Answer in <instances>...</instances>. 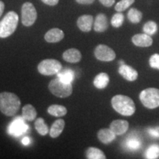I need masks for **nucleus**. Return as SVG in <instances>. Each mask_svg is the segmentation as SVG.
<instances>
[{
	"label": "nucleus",
	"instance_id": "nucleus-31",
	"mask_svg": "<svg viewBox=\"0 0 159 159\" xmlns=\"http://www.w3.org/2000/svg\"><path fill=\"white\" fill-rule=\"evenodd\" d=\"M149 63L152 68L159 70V54H154L150 57Z\"/></svg>",
	"mask_w": 159,
	"mask_h": 159
},
{
	"label": "nucleus",
	"instance_id": "nucleus-7",
	"mask_svg": "<svg viewBox=\"0 0 159 159\" xmlns=\"http://www.w3.org/2000/svg\"><path fill=\"white\" fill-rule=\"evenodd\" d=\"M37 19V11L31 2H25L21 7V22L26 27H30Z\"/></svg>",
	"mask_w": 159,
	"mask_h": 159
},
{
	"label": "nucleus",
	"instance_id": "nucleus-11",
	"mask_svg": "<svg viewBox=\"0 0 159 159\" xmlns=\"http://www.w3.org/2000/svg\"><path fill=\"white\" fill-rule=\"evenodd\" d=\"M132 42L134 45L140 47H150L153 43V40L146 33L144 34H136L132 37Z\"/></svg>",
	"mask_w": 159,
	"mask_h": 159
},
{
	"label": "nucleus",
	"instance_id": "nucleus-6",
	"mask_svg": "<svg viewBox=\"0 0 159 159\" xmlns=\"http://www.w3.org/2000/svg\"><path fill=\"white\" fill-rule=\"evenodd\" d=\"M62 69L61 62L55 59H46L38 65V71L43 75H56Z\"/></svg>",
	"mask_w": 159,
	"mask_h": 159
},
{
	"label": "nucleus",
	"instance_id": "nucleus-20",
	"mask_svg": "<svg viewBox=\"0 0 159 159\" xmlns=\"http://www.w3.org/2000/svg\"><path fill=\"white\" fill-rule=\"evenodd\" d=\"M37 112L36 110L33 105L27 104L25 105L22 108V117L25 121L32 122L36 118Z\"/></svg>",
	"mask_w": 159,
	"mask_h": 159
},
{
	"label": "nucleus",
	"instance_id": "nucleus-18",
	"mask_svg": "<svg viewBox=\"0 0 159 159\" xmlns=\"http://www.w3.org/2000/svg\"><path fill=\"white\" fill-rule=\"evenodd\" d=\"M65 127V122L63 119H57L52 125L50 130H49V135L52 138L55 139L58 137L61 133L63 132Z\"/></svg>",
	"mask_w": 159,
	"mask_h": 159
},
{
	"label": "nucleus",
	"instance_id": "nucleus-3",
	"mask_svg": "<svg viewBox=\"0 0 159 159\" xmlns=\"http://www.w3.org/2000/svg\"><path fill=\"white\" fill-rule=\"evenodd\" d=\"M19 22V16L14 11H10L0 21V38L9 37L16 31Z\"/></svg>",
	"mask_w": 159,
	"mask_h": 159
},
{
	"label": "nucleus",
	"instance_id": "nucleus-36",
	"mask_svg": "<svg viewBox=\"0 0 159 159\" xmlns=\"http://www.w3.org/2000/svg\"><path fill=\"white\" fill-rule=\"evenodd\" d=\"M21 142L24 145H29L30 143V139L28 137H25L21 141Z\"/></svg>",
	"mask_w": 159,
	"mask_h": 159
},
{
	"label": "nucleus",
	"instance_id": "nucleus-13",
	"mask_svg": "<svg viewBox=\"0 0 159 159\" xmlns=\"http://www.w3.org/2000/svg\"><path fill=\"white\" fill-rule=\"evenodd\" d=\"M93 21H94V19H93L92 16L83 15L78 18L77 25L81 31L87 33V32L91 31L92 28Z\"/></svg>",
	"mask_w": 159,
	"mask_h": 159
},
{
	"label": "nucleus",
	"instance_id": "nucleus-37",
	"mask_svg": "<svg viewBox=\"0 0 159 159\" xmlns=\"http://www.w3.org/2000/svg\"><path fill=\"white\" fill-rule=\"evenodd\" d=\"M4 10H5V4H4L3 2L0 1V17L2 15Z\"/></svg>",
	"mask_w": 159,
	"mask_h": 159
},
{
	"label": "nucleus",
	"instance_id": "nucleus-30",
	"mask_svg": "<svg viewBox=\"0 0 159 159\" xmlns=\"http://www.w3.org/2000/svg\"><path fill=\"white\" fill-rule=\"evenodd\" d=\"M124 15L121 12H118L113 16L112 19H111V25L114 27L118 28L122 25L123 22H124Z\"/></svg>",
	"mask_w": 159,
	"mask_h": 159
},
{
	"label": "nucleus",
	"instance_id": "nucleus-15",
	"mask_svg": "<svg viewBox=\"0 0 159 159\" xmlns=\"http://www.w3.org/2000/svg\"><path fill=\"white\" fill-rule=\"evenodd\" d=\"M116 135L111 130V128L101 129L97 133V137L101 142L105 144H110L116 139Z\"/></svg>",
	"mask_w": 159,
	"mask_h": 159
},
{
	"label": "nucleus",
	"instance_id": "nucleus-27",
	"mask_svg": "<svg viewBox=\"0 0 159 159\" xmlns=\"http://www.w3.org/2000/svg\"><path fill=\"white\" fill-rule=\"evenodd\" d=\"M128 18L130 22L138 24L142 19V13L136 8H131L128 13Z\"/></svg>",
	"mask_w": 159,
	"mask_h": 159
},
{
	"label": "nucleus",
	"instance_id": "nucleus-17",
	"mask_svg": "<svg viewBox=\"0 0 159 159\" xmlns=\"http://www.w3.org/2000/svg\"><path fill=\"white\" fill-rule=\"evenodd\" d=\"M108 21L106 16L103 13H99L97 16L94 21V29L97 33H103L108 29Z\"/></svg>",
	"mask_w": 159,
	"mask_h": 159
},
{
	"label": "nucleus",
	"instance_id": "nucleus-14",
	"mask_svg": "<svg viewBox=\"0 0 159 159\" xmlns=\"http://www.w3.org/2000/svg\"><path fill=\"white\" fill-rule=\"evenodd\" d=\"M64 38V33L58 28H52L47 31L44 35L46 41L49 43H57Z\"/></svg>",
	"mask_w": 159,
	"mask_h": 159
},
{
	"label": "nucleus",
	"instance_id": "nucleus-9",
	"mask_svg": "<svg viewBox=\"0 0 159 159\" xmlns=\"http://www.w3.org/2000/svg\"><path fill=\"white\" fill-rule=\"evenodd\" d=\"M25 121L23 117H17L13 119L8 126L9 134L13 136H19L25 134L29 129V126Z\"/></svg>",
	"mask_w": 159,
	"mask_h": 159
},
{
	"label": "nucleus",
	"instance_id": "nucleus-32",
	"mask_svg": "<svg viewBox=\"0 0 159 159\" xmlns=\"http://www.w3.org/2000/svg\"><path fill=\"white\" fill-rule=\"evenodd\" d=\"M148 133L150 136L153 137V138H158L159 139V127L148 128Z\"/></svg>",
	"mask_w": 159,
	"mask_h": 159
},
{
	"label": "nucleus",
	"instance_id": "nucleus-12",
	"mask_svg": "<svg viewBox=\"0 0 159 159\" xmlns=\"http://www.w3.org/2000/svg\"><path fill=\"white\" fill-rule=\"evenodd\" d=\"M119 73L128 81H135L138 77V72L136 69L125 64L120 66L119 68Z\"/></svg>",
	"mask_w": 159,
	"mask_h": 159
},
{
	"label": "nucleus",
	"instance_id": "nucleus-25",
	"mask_svg": "<svg viewBox=\"0 0 159 159\" xmlns=\"http://www.w3.org/2000/svg\"><path fill=\"white\" fill-rule=\"evenodd\" d=\"M35 128L37 132L41 136H46L49 133L48 125L46 124L43 118H39L35 122Z\"/></svg>",
	"mask_w": 159,
	"mask_h": 159
},
{
	"label": "nucleus",
	"instance_id": "nucleus-23",
	"mask_svg": "<svg viewBox=\"0 0 159 159\" xmlns=\"http://www.w3.org/2000/svg\"><path fill=\"white\" fill-rule=\"evenodd\" d=\"M86 158L89 159H105L106 156L102 150L96 148H89L85 152Z\"/></svg>",
	"mask_w": 159,
	"mask_h": 159
},
{
	"label": "nucleus",
	"instance_id": "nucleus-26",
	"mask_svg": "<svg viewBox=\"0 0 159 159\" xmlns=\"http://www.w3.org/2000/svg\"><path fill=\"white\" fill-rule=\"evenodd\" d=\"M145 158L148 159H156L159 158V145L152 144L148 147L144 153Z\"/></svg>",
	"mask_w": 159,
	"mask_h": 159
},
{
	"label": "nucleus",
	"instance_id": "nucleus-35",
	"mask_svg": "<svg viewBox=\"0 0 159 159\" xmlns=\"http://www.w3.org/2000/svg\"><path fill=\"white\" fill-rule=\"evenodd\" d=\"M95 0H76L77 3L81 4V5H90L92 4Z\"/></svg>",
	"mask_w": 159,
	"mask_h": 159
},
{
	"label": "nucleus",
	"instance_id": "nucleus-5",
	"mask_svg": "<svg viewBox=\"0 0 159 159\" xmlns=\"http://www.w3.org/2000/svg\"><path fill=\"white\" fill-rule=\"evenodd\" d=\"M49 90L55 96L66 98L72 94L73 88L71 83H65L58 78L51 80L48 85Z\"/></svg>",
	"mask_w": 159,
	"mask_h": 159
},
{
	"label": "nucleus",
	"instance_id": "nucleus-33",
	"mask_svg": "<svg viewBox=\"0 0 159 159\" xmlns=\"http://www.w3.org/2000/svg\"><path fill=\"white\" fill-rule=\"evenodd\" d=\"M105 7H110L115 3V0H99Z\"/></svg>",
	"mask_w": 159,
	"mask_h": 159
},
{
	"label": "nucleus",
	"instance_id": "nucleus-1",
	"mask_svg": "<svg viewBox=\"0 0 159 159\" xmlns=\"http://www.w3.org/2000/svg\"><path fill=\"white\" fill-rule=\"evenodd\" d=\"M21 106L19 97L12 92L0 93V111L4 115L12 116L15 115Z\"/></svg>",
	"mask_w": 159,
	"mask_h": 159
},
{
	"label": "nucleus",
	"instance_id": "nucleus-29",
	"mask_svg": "<svg viewBox=\"0 0 159 159\" xmlns=\"http://www.w3.org/2000/svg\"><path fill=\"white\" fill-rule=\"evenodd\" d=\"M135 0H121L115 6V10L117 12H122L128 9L130 5L134 3Z\"/></svg>",
	"mask_w": 159,
	"mask_h": 159
},
{
	"label": "nucleus",
	"instance_id": "nucleus-2",
	"mask_svg": "<svg viewBox=\"0 0 159 159\" xmlns=\"http://www.w3.org/2000/svg\"><path fill=\"white\" fill-rule=\"evenodd\" d=\"M111 105L113 108L122 116H130L136 112V105L134 100L128 96L116 95L111 99Z\"/></svg>",
	"mask_w": 159,
	"mask_h": 159
},
{
	"label": "nucleus",
	"instance_id": "nucleus-10",
	"mask_svg": "<svg viewBox=\"0 0 159 159\" xmlns=\"http://www.w3.org/2000/svg\"><path fill=\"white\" fill-rule=\"evenodd\" d=\"M110 128L116 136H121L128 131L129 123L128 121L122 120V119L114 120L111 123Z\"/></svg>",
	"mask_w": 159,
	"mask_h": 159
},
{
	"label": "nucleus",
	"instance_id": "nucleus-4",
	"mask_svg": "<svg viewBox=\"0 0 159 159\" xmlns=\"http://www.w3.org/2000/svg\"><path fill=\"white\" fill-rule=\"evenodd\" d=\"M141 102L147 108L154 109L159 107V89L148 88L141 91L139 94Z\"/></svg>",
	"mask_w": 159,
	"mask_h": 159
},
{
	"label": "nucleus",
	"instance_id": "nucleus-24",
	"mask_svg": "<svg viewBox=\"0 0 159 159\" xmlns=\"http://www.w3.org/2000/svg\"><path fill=\"white\" fill-rule=\"evenodd\" d=\"M125 145H126L127 148L129 150L136 151L141 148V147H142V142H141V139L136 136L130 137V138H128L126 140Z\"/></svg>",
	"mask_w": 159,
	"mask_h": 159
},
{
	"label": "nucleus",
	"instance_id": "nucleus-21",
	"mask_svg": "<svg viewBox=\"0 0 159 159\" xmlns=\"http://www.w3.org/2000/svg\"><path fill=\"white\" fill-rule=\"evenodd\" d=\"M57 78L65 83H71L75 79V72L71 69H61L57 73Z\"/></svg>",
	"mask_w": 159,
	"mask_h": 159
},
{
	"label": "nucleus",
	"instance_id": "nucleus-16",
	"mask_svg": "<svg viewBox=\"0 0 159 159\" xmlns=\"http://www.w3.org/2000/svg\"><path fill=\"white\" fill-rule=\"evenodd\" d=\"M63 58L69 63H78L82 59V55L78 49L72 48L67 49L63 52Z\"/></svg>",
	"mask_w": 159,
	"mask_h": 159
},
{
	"label": "nucleus",
	"instance_id": "nucleus-28",
	"mask_svg": "<svg viewBox=\"0 0 159 159\" xmlns=\"http://www.w3.org/2000/svg\"><path fill=\"white\" fill-rule=\"evenodd\" d=\"M143 31L146 34L152 35L156 34V32L158 31V25L155 21H149L144 24V27H143Z\"/></svg>",
	"mask_w": 159,
	"mask_h": 159
},
{
	"label": "nucleus",
	"instance_id": "nucleus-22",
	"mask_svg": "<svg viewBox=\"0 0 159 159\" xmlns=\"http://www.w3.org/2000/svg\"><path fill=\"white\" fill-rule=\"evenodd\" d=\"M47 111L52 116L56 117L63 116L67 114L66 108L61 105H52L47 109Z\"/></svg>",
	"mask_w": 159,
	"mask_h": 159
},
{
	"label": "nucleus",
	"instance_id": "nucleus-19",
	"mask_svg": "<svg viewBox=\"0 0 159 159\" xmlns=\"http://www.w3.org/2000/svg\"><path fill=\"white\" fill-rule=\"evenodd\" d=\"M109 81H110V78H109L108 75L107 73L102 72L99 73L95 77L94 80V85L97 89H103L106 88L109 83Z\"/></svg>",
	"mask_w": 159,
	"mask_h": 159
},
{
	"label": "nucleus",
	"instance_id": "nucleus-8",
	"mask_svg": "<svg viewBox=\"0 0 159 159\" xmlns=\"http://www.w3.org/2000/svg\"><path fill=\"white\" fill-rule=\"evenodd\" d=\"M94 55L97 60L110 62L116 58V53L112 49L105 44H99L94 49Z\"/></svg>",
	"mask_w": 159,
	"mask_h": 159
},
{
	"label": "nucleus",
	"instance_id": "nucleus-34",
	"mask_svg": "<svg viewBox=\"0 0 159 159\" xmlns=\"http://www.w3.org/2000/svg\"><path fill=\"white\" fill-rule=\"evenodd\" d=\"M43 3L46 4V5H48L50 6H54L56 5L57 3H58L59 0H41Z\"/></svg>",
	"mask_w": 159,
	"mask_h": 159
}]
</instances>
